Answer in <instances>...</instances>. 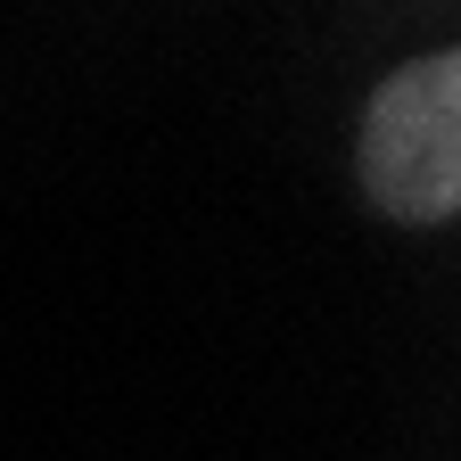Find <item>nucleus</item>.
<instances>
[{
	"label": "nucleus",
	"instance_id": "1",
	"mask_svg": "<svg viewBox=\"0 0 461 461\" xmlns=\"http://www.w3.org/2000/svg\"><path fill=\"white\" fill-rule=\"evenodd\" d=\"M355 182L403 230L453 222L461 206V58L453 50L403 58L371 91L355 132Z\"/></svg>",
	"mask_w": 461,
	"mask_h": 461
}]
</instances>
